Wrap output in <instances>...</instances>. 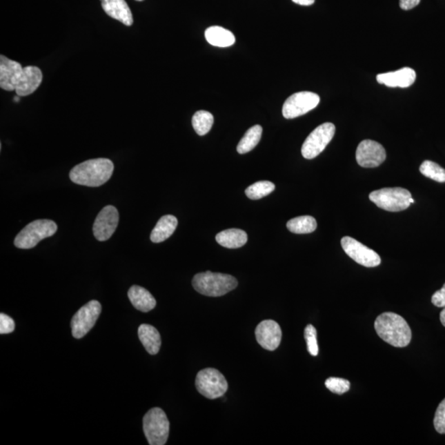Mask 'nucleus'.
Returning <instances> with one entry per match:
<instances>
[{"label": "nucleus", "instance_id": "15", "mask_svg": "<svg viewBox=\"0 0 445 445\" xmlns=\"http://www.w3.org/2000/svg\"><path fill=\"white\" fill-rule=\"evenodd\" d=\"M43 75L39 68L36 66L24 67L16 83L17 95L26 97L32 95L41 86Z\"/></svg>", "mask_w": 445, "mask_h": 445}, {"label": "nucleus", "instance_id": "4", "mask_svg": "<svg viewBox=\"0 0 445 445\" xmlns=\"http://www.w3.org/2000/svg\"><path fill=\"white\" fill-rule=\"evenodd\" d=\"M57 228V224L52 220H35V221L28 224L16 236L15 247L20 249H30L36 247L41 240L56 234Z\"/></svg>", "mask_w": 445, "mask_h": 445}, {"label": "nucleus", "instance_id": "10", "mask_svg": "<svg viewBox=\"0 0 445 445\" xmlns=\"http://www.w3.org/2000/svg\"><path fill=\"white\" fill-rule=\"evenodd\" d=\"M320 97L315 92H299L291 95L283 105L282 113L286 119H294L312 111L319 104Z\"/></svg>", "mask_w": 445, "mask_h": 445}, {"label": "nucleus", "instance_id": "11", "mask_svg": "<svg viewBox=\"0 0 445 445\" xmlns=\"http://www.w3.org/2000/svg\"><path fill=\"white\" fill-rule=\"evenodd\" d=\"M342 247L350 258L366 267H375L381 264L379 254L353 237L346 236L341 241Z\"/></svg>", "mask_w": 445, "mask_h": 445}, {"label": "nucleus", "instance_id": "37", "mask_svg": "<svg viewBox=\"0 0 445 445\" xmlns=\"http://www.w3.org/2000/svg\"><path fill=\"white\" fill-rule=\"evenodd\" d=\"M20 97H20V96H19V95H18V96H16V97H14V100L15 103H19V101H20Z\"/></svg>", "mask_w": 445, "mask_h": 445}, {"label": "nucleus", "instance_id": "38", "mask_svg": "<svg viewBox=\"0 0 445 445\" xmlns=\"http://www.w3.org/2000/svg\"><path fill=\"white\" fill-rule=\"evenodd\" d=\"M137 1H143V0H137Z\"/></svg>", "mask_w": 445, "mask_h": 445}, {"label": "nucleus", "instance_id": "34", "mask_svg": "<svg viewBox=\"0 0 445 445\" xmlns=\"http://www.w3.org/2000/svg\"><path fill=\"white\" fill-rule=\"evenodd\" d=\"M421 0H400L399 6L402 10H411L417 7Z\"/></svg>", "mask_w": 445, "mask_h": 445}, {"label": "nucleus", "instance_id": "6", "mask_svg": "<svg viewBox=\"0 0 445 445\" xmlns=\"http://www.w3.org/2000/svg\"><path fill=\"white\" fill-rule=\"evenodd\" d=\"M412 194L402 188H383L370 194V200L384 210L399 212L408 209Z\"/></svg>", "mask_w": 445, "mask_h": 445}, {"label": "nucleus", "instance_id": "12", "mask_svg": "<svg viewBox=\"0 0 445 445\" xmlns=\"http://www.w3.org/2000/svg\"><path fill=\"white\" fill-rule=\"evenodd\" d=\"M119 223V213L113 206H105L97 216L93 224V235L100 241H107L115 233Z\"/></svg>", "mask_w": 445, "mask_h": 445}, {"label": "nucleus", "instance_id": "36", "mask_svg": "<svg viewBox=\"0 0 445 445\" xmlns=\"http://www.w3.org/2000/svg\"><path fill=\"white\" fill-rule=\"evenodd\" d=\"M440 322L445 326V307L442 313H440Z\"/></svg>", "mask_w": 445, "mask_h": 445}, {"label": "nucleus", "instance_id": "16", "mask_svg": "<svg viewBox=\"0 0 445 445\" xmlns=\"http://www.w3.org/2000/svg\"><path fill=\"white\" fill-rule=\"evenodd\" d=\"M377 81L390 88H408L415 81L417 73L412 68L405 67L397 71L377 75Z\"/></svg>", "mask_w": 445, "mask_h": 445}, {"label": "nucleus", "instance_id": "28", "mask_svg": "<svg viewBox=\"0 0 445 445\" xmlns=\"http://www.w3.org/2000/svg\"><path fill=\"white\" fill-rule=\"evenodd\" d=\"M419 172L422 175L431 179L438 182H445V169L440 167L438 164L432 162V161H424L421 167H419Z\"/></svg>", "mask_w": 445, "mask_h": 445}, {"label": "nucleus", "instance_id": "20", "mask_svg": "<svg viewBox=\"0 0 445 445\" xmlns=\"http://www.w3.org/2000/svg\"><path fill=\"white\" fill-rule=\"evenodd\" d=\"M138 336L147 353L152 355L159 353L161 344V336L155 326L142 324L138 329Z\"/></svg>", "mask_w": 445, "mask_h": 445}, {"label": "nucleus", "instance_id": "32", "mask_svg": "<svg viewBox=\"0 0 445 445\" xmlns=\"http://www.w3.org/2000/svg\"><path fill=\"white\" fill-rule=\"evenodd\" d=\"M15 329V323L14 319L10 316L1 313L0 315V333L10 334L14 332Z\"/></svg>", "mask_w": 445, "mask_h": 445}, {"label": "nucleus", "instance_id": "35", "mask_svg": "<svg viewBox=\"0 0 445 445\" xmlns=\"http://www.w3.org/2000/svg\"><path fill=\"white\" fill-rule=\"evenodd\" d=\"M294 3L303 6H310L315 3V0H292Z\"/></svg>", "mask_w": 445, "mask_h": 445}, {"label": "nucleus", "instance_id": "25", "mask_svg": "<svg viewBox=\"0 0 445 445\" xmlns=\"http://www.w3.org/2000/svg\"><path fill=\"white\" fill-rule=\"evenodd\" d=\"M262 135V127L259 125L254 126L247 130L243 139H241L237 147V151L240 155L247 154L255 148L260 142Z\"/></svg>", "mask_w": 445, "mask_h": 445}, {"label": "nucleus", "instance_id": "13", "mask_svg": "<svg viewBox=\"0 0 445 445\" xmlns=\"http://www.w3.org/2000/svg\"><path fill=\"white\" fill-rule=\"evenodd\" d=\"M386 159L385 148L379 143L366 139L359 143L356 150V160L363 168H377Z\"/></svg>", "mask_w": 445, "mask_h": 445}, {"label": "nucleus", "instance_id": "8", "mask_svg": "<svg viewBox=\"0 0 445 445\" xmlns=\"http://www.w3.org/2000/svg\"><path fill=\"white\" fill-rule=\"evenodd\" d=\"M335 132H336V127L333 123L326 122L317 126L305 139L301 150L304 158L313 159L319 156L332 141Z\"/></svg>", "mask_w": 445, "mask_h": 445}, {"label": "nucleus", "instance_id": "22", "mask_svg": "<svg viewBox=\"0 0 445 445\" xmlns=\"http://www.w3.org/2000/svg\"><path fill=\"white\" fill-rule=\"evenodd\" d=\"M219 245L227 248H239L243 247L248 241V235L239 228H230L219 233L215 237Z\"/></svg>", "mask_w": 445, "mask_h": 445}, {"label": "nucleus", "instance_id": "3", "mask_svg": "<svg viewBox=\"0 0 445 445\" xmlns=\"http://www.w3.org/2000/svg\"><path fill=\"white\" fill-rule=\"evenodd\" d=\"M192 286L198 293L203 295L219 297L234 290L237 286V281L230 275L206 271L195 275Z\"/></svg>", "mask_w": 445, "mask_h": 445}, {"label": "nucleus", "instance_id": "7", "mask_svg": "<svg viewBox=\"0 0 445 445\" xmlns=\"http://www.w3.org/2000/svg\"><path fill=\"white\" fill-rule=\"evenodd\" d=\"M196 387L202 396L216 399L227 392L228 384L224 376L213 368H207L198 373Z\"/></svg>", "mask_w": 445, "mask_h": 445}, {"label": "nucleus", "instance_id": "5", "mask_svg": "<svg viewBox=\"0 0 445 445\" xmlns=\"http://www.w3.org/2000/svg\"><path fill=\"white\" fill-rule=\"evenodd\" d=\"M168 419L164 411L159 408H152L143 418L144 433L150 445L166 444L169 435Z\"/></svg>", "mask_w": 445, "mask_h": 445}, {"label": "nucleus", "instance_id": "14", "mask_svg": "<svg viewBox=\"0 0 445 445\" xmlns=\"http://www.w3.org/2000/svg\"><path fill=\"white\" fill-rule=\"evenodd\" d=\"M256 338L258 343L264 349L273 351L281 344L282 332L281 326L273 320H265L257 325Z\"/></svg>", "mask_w": 445, "mask_h": 445}, {"label": "nucleus", "instance_id": "24", "mask_svg": "<svg viewBox=\"0 0 445 445\" xmlns=\"http://www.w3.org/2000/svg\"><path fill=\"white\" fill-rule=\"evenodd\" d=\"M288 230L297 235L310 234L316 230V219L310 215L299 216L289 220L286 224Z\"/></svg>", "mask_w": 445, "mask_h": 445}, {"label": "nucleus", "instance_id": "29", "mask_svg": "<svg viewBox=\"0 0 445 445\" xmlns=\"http://www.w3.org/2000/svg\"><path fill=\"white\" fill-rule=\"evenodd\" d=\"M325 386L330 392L342 395L349 391L350 384L348 380L333 377L326 380Z\"/></svg>", "mask_w": 445, "mask_h": 445}, {"label": "nucleus", "instance_id": "30", "mask_svg": "<svg viewBox=\"0 0 445 445\" xmlns=\"http://www.w3.org/2000/svg\"><path fill=\"white\" fill-rule=\"evenodd\" d=\"M304 338L307 343V347L309 354L313 356L319 355V346L317 341V330L311 324L305 328Z\"/></svg>", "mask_w": 445, "mask_h": 445}, {"label": "nucleus", "instance_id": "18", "mask_svg": "<svg viewBox=\"0 0 445 445\" xmlns=\"http://www.w3.org/2000/svg\"><path fill=\"white\" fill-rule=\"evenodd\" d=\"M101 7L106 14L120 21L126 26L133 24V15L125 0H101Z\"/></svg>", "mask_w": 445, "mask_h": 445}, {"label": "nucleus", "instance_id": "21", "mask_svg": "<svg viewBox=\"0 0 445 445\" xmlns=\"http://www.w3.org/2000/svg\"><path fill=\"white\" fill-rule=\"evenodd\" d=\"M177 224V219L175 216L171 215L163 216L152 230L150 240L155 244L162 243V241L167 240L175 232Z\"/></svg>", "mask_w": 445, "mask_h": 445}, {"label": "nucleus", "instance_id": "2", "mask_svg": "<svg viewBox=\"0 0 445 445\" xmlns=\"http://www.w3.org/2000/svg\"><path fill=\"white\" fill-rule=\"evenodd\" d=\"M377 334L385 342L395 347H405L412 340V330L404 317L394 313H384L375 322Z\"/></svg>", "mask_w": 445, "mask_h": 445}, {"label": "nucleus", "instance_id": "31", "mask_svg": "<svg viewBox=\"0 0 445 445\" xmlns=\"http://www.w3.org/2000/svg\"><path fill=\"white\" fill-rule=\"evenodd\" d=\"M434 426L438 433L445 434V398L440 402L437 410H436Z\"/></svg>", "mask_w": 445, "mask_h": 445}, {"label": "nucleus", "instance_id": "17", "mask_svg": "<svg viewBox=\"0 0 445 445\" xmlns=\"http://www.w3.org/2000/svg\"><path fill=\"white\" fill-rule=\"evenodd\" d=\"M23 68L21 63L0 56V87L6 91H14L17 76Z\"/></svg>", "mask_w": 445, "mask_h": 445}, {"label": "nucleus", "instance_id": "27", "mask_svg": "<svg viewBox=\"0 0 445 445\" xmlns=\"http://www.w3.org/2000/svg\"><path fill=\"white\" fill-rule=\"evenodd\" d=\"M275 186L273 182L268 181H261L255 182L248 186L245 190L246 195L251 200H259V199L268 196L273 192Z\"/></svg>", "mask_w": 445, "mask_h": 445}, {"label": "nucleus", "instance_id": "1", "mask_svg": "<svg viewBox=\"0 0 445 445\" xmlns=\"http://www.w3.org/2000/svg\"><path fill=\"white\" fill-rule=\"evenodd\" d=\"M114 164L108 159L87 160L76 165L70 172V180L78 185L97 188L111 178Z\"/></svg>", "mask_w": 445, "mask_h": 445}, {"label": "nucleus", "instance_id": "19", "mask_svg": "<svg viewBox=\"0 0 445 445\" xmlns=\"http://www.w3.org/2000/svg\"><path fill=\"white\" fill-rule=\"evenodd\" d=\"M128 297L131 304L139 311L147 313L156 307L155 297L141 286H131L128 291Z\"/></svg>", "mask_w": 445, "mask_h": 445}, {"label": "nucleus", "instance_id": "26", "mask_svg": "<svg viewBox=\"0 0 445 445\" xmlns=\"http://www.w3.org/2000/svg\"><path fill=\"white\" fill-rule=\"evenodd\" d=\"M214 124V117L209 112L198 111L192 117V126L195 131L202 137L210 132Z\"/></svg>", "mask_w": 445, "mask_h": 445}, {"label": "nucleus", "instance_id": "9", "mask_svg": "<svg viewBox=\"0 0 445 445\" xmlns=\"http://www.w3.org/2000/svg\"><path fill=\"white\" fill-rule=\"evenodd\" d=\"M101 306L99 301L92 300L75 313L71 320L72 335L80 339L89 333L101 315Z\"/></svg>", "mask_w": 445, "mask_h": 445}, {"label": "nucleus", "instance_id": "23", "mask_svg": "<svg viewBox=\"0 0 445 445\" xmlns=\"http://www.w3.org/2000/svg\"><path fill=\"white\" fill-rule=\"evenodd\" d=\"M206 39L212 46L217 48H228L235 43V37L226 28L215 26L206 29Z\"/></svg>", "mask_w": 445, "mask_h": 445}, {"label": "nucleus", "instance_id": "33", "mask_svg": "<svg viewBox=\"0 0 445 445\" xmlns=\"http://www.w3.org/2000/svg\"><path fill=\"white\" fill-rule=\"evenodd\" d=\"M431 302L436 307H445V284L444 286L432 296Z\"/></svg>", "mask_w": 445, "mask_h": 445}]
</instances>
